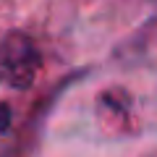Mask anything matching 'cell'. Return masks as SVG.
I'll list each match as a JSON object with an SVG mask.
<instances>
[{
	"label": "cell",
	"mask_w": 157,
	"mask_h": 157,
	"mask_svg": "<svg viewBox=\"0 0 157 157\" xmlns=\"http://www.w3.org/2000/svg\"><path fill=\"white\" fill-rule=\"evenodd\" d=\"M42 71L39 47L26 32H8L0 39V86L26 92Z\"/></svg>",
	"instance_id": "1"
},
{
	"label": "cell",
	"mask_w": 157,
	"mask_h": 157,
	"mask_svg": "<svg viewBox=\"0 0 157 157\" xmlns=\"http://www.w3.org/2000/svg\"><path fill=\"white\" fill-rule=\"evenodd\" d=\"M11 107L6 105V102H0V134H6L8 128H11Z\"/></svg>",
	"instance_id": "2"
}]
</instances>
